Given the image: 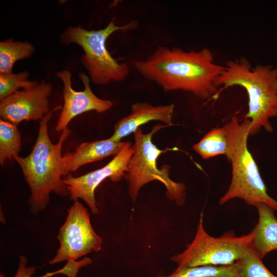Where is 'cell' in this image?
I'll return each mask as SVG.
<instances>
[{
  "mask_svg": "<svg viewBox=\"0 0 277 277\" xmlns=\"http://www.w3.org/2000/svg\"><path fill=\"white\" fill-rule=\"evenodd\" d=\"M134 65L143 77L165 91L182 90L203 100L216 95L217 82L225 67L215 63L208 48L186 51L163 46H158L145 60L135 61Z\"/></svg>",
  "mask_w": 277,
  "mask_h": 277,
  "instance_id": "obj_1",
  "label": "cell"
},
{
  "mask_svg": "<svg viewBox=\"0 0 277 277\" xmlns=\"http://www.w3.org/2000/svg\"><path fill=\"white\" fill-rule=\"evenodd\" d=\"M57 106L47 113L40 121L38 133L30 153L25 157L18 156L13 159L19 165L31 192L29 199L31 213L36 214L44 210L50 201V194L65 197L69 195L63 182V145L71 130L65 129L56 144L51 141L48 124L53 113L62 110Z\"/></svg>",
  "mask_w": 277,
  "mask_h": 277,
  "instance_id": "obj_2",
  "label": "cell"
},
{
  "mask_svg": "<svg viewBox=\"0 0 277 277\" xmlns=\"http://www.w3.org/2000/svg\"><path fill=\"white\" fill-rule=\"evenodd\" d=\"M218 78L219 87L239 86L248 94V110L245 118L250 120V135L262 128L271 132L269 119L277 115V68L270 65L253 67L245 57L229 60Z\"/></svg>",
  "mask_w": 277,
  "mask_h": 277,
  "instance_id": "obj_3",
  "label": "cell"
},
{
  "mask_svg": "<svg viewBox=\"0 0 277 277\" xmlns=\"http://www.w3.org/2000/svg\"><path fill=\"white\" fill-rule=\"evenodd\" d=\"M223 128L228 144L226 156L231 164L232 178L219 204L223 205L232 199L239 198L249 205L256 206L263 203L277 210V201L267 194L258 167L248 148L250 120L244 118L240 123L238 118L233 116Z\"/></svg>",
  "mask_w": 277,
  "mask_h": 277,
  "instance_id": "obj_4",
  "label": "cell"
},
{
  "mask_svg": "<svg viewBox=\"0 0 277 277\" xmlns=\"http://www.w3.org/2000/svg\"><path fill=\"white\" fill-rule=\"evenodd\" d=\"M113 19L104 29L87 30L81 26L68 27L60 36L63 44L75 43L84 50L83 64L90 78L96 85H105L111 81L120 82L129 74L126 63H119L107 49L108 37L118 31H128L136 29L138 23L133 20L123 26H116Z\"/></svg>",
  "mask_w": 277,
  "mask_h": 277,
  "instance_id": "obj_5",
  "label": "cell"
},
{
  "mask_svg": "<svg viewBox=\"0 0 277 277\" xmlns=\"http://www.w3.org/2000/svg\"><path fill=\"white\" fill-rule=\"evenodd\" d=\"M168 125L159 124L148 133H143L138 128L134 132L133 153L129 161L125 178L128 184V194L134 202L140 189L152 181H158L166 189V196L179 206L183 205L186 196L184 184L177 183L169 177L170 166L165 165L159 169L156 160L166 150L158 148L152 141V137L159 130Z\"/></svg>",
  "mask_w": 277,
  "mask_h": 277,
  "instance_id": "obj_6",
  "label": "cell"
},
{
  "mask_svg": "<svg viewBox=\"0 0 277 277\" xmlns=\"http://www.w3.org/2000/svg\"><path fill=\"white\" fill-rule=\"evenodd\" d=\"M203 221L202 213L192 242L182 253L170 258L177 264V267L230 265L242 258L252 247V231L240 237L229 232L214 238L206 232Z\"/></svg>",
  "mask_w": 277,
  "mask_h": 277,
  "instance_id": "obj_7",
  "label": "cell"
},
{
  "mask_svg": "<svg viewBox=\"0 0 277 277\" xmlns=\"http://www.w3.org/2000/svg\"><path fill=\"white\" fill-rule=\"evenodd\" d=\"M57 239L60 247L49 262L53 264L75 260L102 248V240L93 230L87 209L78 201L68 210L66 220L59 230Z\"/></svg>",
  "mask_w": 277,
  "mask_h": 277,
  "instance_id": "obj_8",
  "label": "cell"
},
{
  "mask_svg": "<svg viewBox=\"0 0 277 277\" xmlns=\"http://www.w3.org/2000/svg\"><path fill=\"white\" fill-rule=\"evenodd\" d=\"M133 153V147L131 143L127 142L122 150L104 167L78 177H74L71 173L65 175L63 182L70 199L74 201L82 199L91 213H98L94 195L95 189L106 179L117 182L124 177Z\"/></svg>",
  "mask_w": 277,
  "mask_h": 277,
  "instance_id": "obj_9",
  "label": "cell"
},
{
  "mask_svg": "<svg viewBox=\"0 0 277 277\" xmlns=\"http://www.w3.org/2000/svg\"><path fill=\"white\" fill-rule=\"evenodd\" d=\"M52 89L51 84L43 80L1 100V119L17 126L24 121H41L50 111L48 98Z\"/></svg>",
  "mask_w": 277,
  "mask_h": 277,
  "instance_id": "obj_10",
  "label": "cell"
},
{
  "mask_svg": "<svg viewBox=\"0 0 277 277\" xmlns=\"http://www.w3.org/2000/svg\"><path fill=\"white\" fill-rule=\"evenodd\" d=\"M63 82L64 105L57 120L55 130L62 132L75 116L89 111L102 113L110 109L113 103L96 96L91 90L90 78L84 72L78 76L84 86L83 91H75L71 85V74L68 70H63L56 74Z\"/></svg>",
  "mask_w": 277,
  "mask_h": 277,
  "instance_id": "obj_11",
  "label": "cell"
},
{
  "mask_svg": "<svg viewBox=\"0 0 277 277\" xmlns=\"http://www.w3.org/2000/svg\"><path fill=\"white\" fill-rule=\"evenodd\" d=\"M173 104L153 106L147 103H136L131 106V113L118 121L109 138L114 142L134 132L140 126L151 121H160L168 126L173 125Z\"/></svg>",
  "mask_w": 277,
  "mask_h": 277,
  "instance_id": "obj_12",
  "label": "cell"
},
{
  "mask_svg": "<svg viewBox=\"0 0 277 277\" xmlns=\"http://www.w3.org/2000/svg\"><path fill=\"white\" fill-rule=\"evenodd\" d=\"M126 142H114L109 138L77 146L73 152L63 155V176L76 171L86 164L101 160L110 155H116L123 148Z\"/></svg>",
  "mask_w": 277,
  "mask_h": 277,
  "instance_id": "obj_13",
  "label": "cell"
},
{
  "mask_svg": "<svg viewBox=\"0 0 277 277\" xmlns=\"http://www.w3.org/2000/svg\"><path fill=\"white\" fill-rule=\"evenodd\" d=\"M259 213V221L254 229L252 248L262 259L271 251L277 250V219L273 209L260 203L255 206Z\"/></svg>",
  "mask_w": 277,
  "mask_h": 277,
  "instance_id": "obj_14",
  "label": "cell"
},
{
  "mask_svg": "<svg viewBox=\"0 0 277 277\" xmlns=\"http://www.w3.org/2000/svg\"><path fill=\"white\" fill-rule=\"evenodd\" d=\"M35 52L33 45L28 42H14L9 38L0 43V74L12 72L18 60L29 58Z\"/></svg>",
  "mask_w": 277,
  "mask_h": 277,
  "instance_id": "obj_15",
  "label": "cell"
},
{
  "mask_svg": "<svg viewBox=\"0 0 277 277\" xmlns=\"http://www.w3.org/2000/svg\"><path fill=\"white\" fill-rule=\"evenodd\" d=\"M192 148L204 160L220 155L226 156L228 144L224 128L211 129Z\"/></svg>",
  "mask_w": 277,
  "mask_h": 277,
  "instance_id": "obj_16",
  "label": "cell"
},
{
  "mask_svg": "<svg viewBox=\"0 0 277 277\" xmlns=\"http://www.w3.org/2000/svg\"><path fill=\"white\" fill-rule=\"evenodd\" d=\"M21 148V135L17 126L0 120V164L18 156Z\"/></svg>",
  "mask_w": 277,
  "mask_h": 277,
  "instance_id": "obj_17",
  "label": "cell"
},
{
  "mask_svg": "<svg viewBox=\"0 0 277 277\" xmlns=\"http://www.w3.org/2000/svg\"><path fill=\"white\" fill-rule=\"evenodd\" d=\"M157 277H238L237 265L181 267L169 275Z\"/></svg>",
  "mask_w": 277,
  "mask_h": 277,
  "instance_id": "obj_18",
  "label": "cell"
},
{
  "mask_svg": "<svg viewBox=\"0 0 277 277\" xmlns=\"http://www.w3.org/2000/svg\"><path fill=\"white\" fill-rule=\"evenodd\" d=\"M235 263L238 277H276L267 269L252 247Z\"/></svg>",
  "mask_w": 277,
  "mask_h": 277,
  "instance_id": "obj_19",
  "label": "cell"
},
{
  "mask_svg": "<svg viewBox=\"0 0 277 277\" xmlns=\"http://www.w3.org/2000/svg\"><path fill=\"white\" fill-rule=\"evenodd\" d=\"M28 77L27 71L0 74V101L18 91L20 88L27 89L37 84V82L29 81Z\"/></svg>",
  "mask_w": 277,
  "mask_h": 277,
  "instance_id": "obj_20",
  "label": "cell"
},
{
  "mask_svg": "<svg viewBox=\"0 0 277 277\" xmlns=\"http://www.w3.org/2000/svg\"><path fill=\"white\" fill-rule=\"evenodd\" d=\"M92 263V261L88 258H84L79 261L75 260L67 261L66 264L62 268L52 272H48L49 277L55 274H63L68 277H76L79 269Z\"/></svg>",
  "mask_w": 277,
  "mask_h": 277,
  "instance_id": "obj_21",
  "label": "cell"
},
{
  "mask_svg": "<svg viewBox=\"0 0 277 277\" xmlns=\"http://www.w3.org/2000/svg\"><path fill=\"white\" fill-rule=\"evenodd\" d=\"M27 259L24 255H21L19 258L18 267L17 272L14 277H33L32 275L35 272L36 268L34 266L27 267ZM38 277H49L48 273Z\"/></svg>",
  "mask_w": 277,
  "mask_h": 277,
  "instance_id": "obj_22",
  "label": "cell"
},
{
  "mask_svg": "<svg viewBox=\"0 0 277 277\" xmlns=\"http://www.w3.org/2000/svg\"><path fill=\"white\" fill-rule=\"evenodd\" d=\"M0 277H5V276L4 275V274L1 273L0 275Z\"/></svg>",
  "mask_w": 277,
  "mask_h": 277,
  "instance_id": "obj_23",
  "label": "cell"
}]
</instances>
